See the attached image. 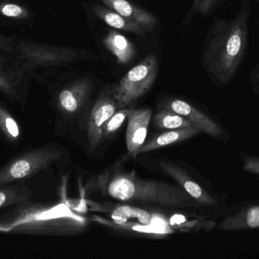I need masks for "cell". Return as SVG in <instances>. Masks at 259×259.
Listing matches in <instances>:
<instances>
[{
    "label": "cell",
    "instance_id": "18",
    "mask_svg": "<svg viewBox=\"0 0 259 259\" xmlns=\"http://www.w3.org/2000/svg\"><path fill=\"white\" fill-rule=\"evenodd\" d=\"M153 123L156 127L167 129V130L194 126L188 120L184 118L182 116L164 108H162L161 110L155 114Z\"/></svg>",
    "mask_w": 259,
    "mask_h": 259
},
{
    "label": "cell",
    "instance_id": "12",
    "mask_svg": "<svg viewBox=\"0 0 259 259\" xmlns=\"http://www.w3.org/2000/svg\"><path fill=\"white\" fill-rule=\"evenodd\" d=\"M0 57V92L12 100L19 97V86L25 70L14 59Z\"/></svg>",
    "mask_w": 259,
    "mask_h": 259
},
{
    "label": "cell",
    "instance_id": "16",
    "mask_svg": "<svg viewBox=\"0 0 259 259\" xmlns=\"http://www.w3.org/2000/svg\"><path fill=\"white\" fill-rule=\"evenodd\" d=\"M92 9L96 15L113 28L132 32L142 36L146 35V30L143 27L136 24L134 21L124 18L112 9L111 10L98 5L93 6Z\"/></svg>",
    "mask_w": 259,
    "mask_h": 259
},
{
    "label": "cell",
    "instance_id": "22",
    "mask_svg": "<svg viewBox=\"0 0 259 259\" xmlns=\"http://www.w3.org/2000/svg\"><path fill=\"white\" fill-rule=\"evenodd\" d=\"M0 14L6 18L14 19H25L29 16V12L27 9L20 5L10 3L0 4Z\"/></svg>",
    "mask_w": 259,
    "mask_h": 259
},
{
    "label": "cell",
    "instance_id": "25",
    "mask_svg": "<svg viewBox=\"0 0 259 259\" xmlns=\"http://www.w3.org/2000/svg\"><path fill=\"white\" fill-rule=\"evenodd\" d=\"M253 89L255 94L259 97V71L255 76V81H253Z\"/></svg>",
    "mask_w": 259,
    "mask_h": 259
},
{
    "label": "cell",
    "instance_id": "8",
    "mask_svg": "<svg viewBox=\"0 0 259 259\" xmlns=\"http://www.w3.org/2000/svg\"><path fill=\"white\" fill-rule=\"evenodd\" d=\"M215 228L226 232L259 230V199H246L228 206Z\"/></svg>",
    "mask_w": 259,
    "mask_h": 259
},
{
    "label": "cell",
    "instance_id": "23",
    "mask_svg": "<svg viewBox=\"0 0 259 259\" xmlns=\"http://www.w3.org/2000/svg\"><path fill=\"white\" fill-rule=\"evenodd\" d=\"M238 156L242 161V170L259 178V156L245 152H239Z\"/></svg>",
    "mask_w": 259,
    "mask_h": 259
},
{
    "label": "cell",
    "instance_id": "10",
    "mask_svg": "<svg viewBox=\"0 0 259 259\" xmlns=\"http://www.w3.org/2000/svg\"><path fill=\"white\" fill-rule=\"evenodd\" d=\"M150 109H131L127 118L126 144L131 156L136 158L146 142L149 123L152 119Z\"/></svg>",
    "mask_w": 259,
    "mask_h": 259
},
{
    "label": "cell",
    "instance_id": "15",
    "mask_svg": "<svg viewBox=\"0 0 259 259\" xmlns=\"http://www.w3.org/2000/svg\"><path fill=\"white\" fill-rule=\"evenodd\" d=\"M103 44L121 64L128 63L134 59L137 53L132 42L125 36L115 30H109L103 38Z\"/></svg>",
    "mask_w": 259,
    "mask_h": 259
},
{
    "label": "cell",
    "instance_id": "13",
    "mask_svg": "<svg viewBox=\"0 0 259 259\" xmlns=\"http://www.w3.org/2000/svg\"><path fill=\"white\" fill-rule=\"evenodd\" d=\"M102 2L124 18L141 26L145 30H152L156 24V19L152 14L132 4L128 0H102Z\"/></svg>",
    "mask_w": 259,
    "mask_h": 259
},
{
    "label": "cell",
    "instance_id": "19",
    "mask_svg": "<svg viewBox=\"0 0 259 259\" xmlns=\"http://www.w3.org/2000/svg\"><path fill=\"white\" fill-rule=\"evenodd\" d=\"M112 218L117 225L127 223L131 218H137L141 225H150L152 216L148 211L128 205L118 207L112 212Z\"/></svg>",
    "mask_w": 259,
    "mask_h": 259
},
{
    "label": "cell",
    "instance_id": "2",
    "mask_svg": "<svg viewBox=\"0 0 259 259\" xmlns=\"http://www.w3.org/2000/svg\"><path fill=\"white\" fill-rule=\"evenodd\" d=\"M106 192L117 200L187 208L206 217L200 205L179 185L144 180L134 175L123 173L116 175L108 182Z\"/></svg>",
    "mask_w": 259,
    "mask_h": 259
},
{
    "label": "cell",
    "instance_id": "14",
    "mask_svg": "<svg viewBox=\"0 0 259 259\" xmlns=\"http://www.w3.org/2000/svg\"><path fill=\"white\" fill-rule=\"evenodd\" d=\"M200 132L201 131L196 126L166 131L146 141L140 149L139 154L146 153L165 146L181 142L198 135Z\"/></svg>",
    "mask_w": 259,
    "mask_h": 259
},
{
    "label": "cell",
    "instance_id": "20",
    "mask_svg": "<svg viewBox=\"0 0 259 259\" xmlns=\"http://www.w3.org/2000/svg\"><path fill=\"white\" fill-rule=\"evenodd\" d=\"M0 132L10 142H17L21 135L19 125L2 103H0Z\"/></svg>",
    "mask_w": 259,
    "mask_h": 259
},
{
    "label": "cell",
    "instance_id": "4",
    "mask_svg": "<svg viewBox=\"0 0 259 259\" xmlns=\"http://www.w3.org/2000/svg\"><path fill=\"white\" fill-rule=\"evenodd\" d=\"M0 51L8 54L24 70L37 66L56 65L75 59L78 53L73 49L39 45L6 38L0 33Z\"/></svg>",
    "mask_w": 259,
    "mask_h": 259
},
{
    "label": "cell",
    "instance_id": "7",
    "mask_svg": "<svg viewBox=\"0 0 259 259\" xmlns=\"http://www.w3.org/2000/svg\"><path fill=\"white\" fill-rule=\"evenodd\" d=\"M163 108L182 116L197 127L201 132L206 134L217 141L228 143L231 139V134L229 129L217 117L185 100L171 99L164 103Z\"/></svg>",
    "mask_w": 259,
    "mask_h": 259
},
{
    "label": "cell",
    "instance_id": "1",
    "mask_svg": "<svg viewBox=\"0 0 259 259\" xmlns=\"http://www.w3.org/2000/svg\"><path fill=\"white\" fill-rule=\"evenodd\" d=\"M250 15L249 0H242L233 19H218L213 24L204 54V64L219 88L228 85L241 65L247 47Z\"/></svg>",
    "mask_w": 259,
    "mask_h": 259
},
{
    "label": "cell",
    "instance_id": "24",
    "mask_svg": "<svg viewBox=\"0 0 259 259\" xmlns=\"http://www.w3.org/2000/svg\"><path fill=\"white\" fill-rule=\"evenodd\" d=\"M219 1V0H194L193 9L202 14H207L212 9Z\"/></svg>",
    "mask_w": 259,
    "mask_h": 259
},
{
    "label": "cell",
    "instance_id": "6",
    "mask_svg": "<svg viewBox=\"0 0 259 259\" xmlns=\"http://www.w3.org/2000/svg\"><path fill=\"white\" fill-rule=\"evenodd\" d=\"M60 156L58 149L50 147H39L18 155L0 169V187L39 173Z\"/></svg>",
    "mask_w": 259,
    "mask_h": 259
},
{
    "label": "cell",
    "instance_id": "17",
    "mask_svg": "<svg viewBox=\"0 0 259 259\" xmlns=\"http://www.w3.org/2000/svg\"><path fill=\"white\" fill-rule=\"evenodd\" d=\"M31 195V191L25 187L3 186L0 187V210L12 205H24Z\"/></svg>",
    "mask_w": 259,
    "mask_h": 259
},
{
    "label": "cell",
    "instance_id": "5",
    "mask_svg": "<svg viewBox=\"0 0 259 259\" xmlns=\"http://www.w3.org/2000/svg\"><path fill=\"white\" fill-rule=\"evenodd\" d=\"M158 68L156 56L149 54L130 70L112 91L118 110L127 107L149 91L155 82Z\"/></svg>",
    "mask_w": 259,
    "mask_h": 259
},
{
    "label": "cell",
    "instance_id": "11",
    "mask_svg": "<svg viewBox=\"0 0 259 259\" xmlns=\"http://www.w3.org/2000/svg\"><path fill=\"white\" fill-rule=\"evenodd\" d=\"M91 87V81L84 78L62 89L58 94V109L66 116L77 114L88 99Z\"/></svg>",
    "mask_w": 259,
    "mask_h": 259
},
{
    "label": "cell",
    "instance_id": "3",
    "mask_svg": "<svg viewBox=\"0 0 259 259\" xmlns=\"http://www.w3.org/2000/svg\"><path fill=\"white\" fill-rule=\"evenodd\" d=\"M161 170L171 176L203 210L207 217L213 220L221 218L228 210L229 195L214 189L209 181L194 178L184 169L167 161L158 162Z\"/></svg>",
    "mask_w": 259,
    "mask_h": 259
},
{
    "label": "cell",
    "instance_id": "21",
    "mask_svg": "<svg viewBox=\"0 0 259 259\" xmlns=\"http://www.w3.org/2000/svg\"><path fill=\"white\" fill-rule=\"evenodd\" d=\"M130 111V108L118 109L110 117L103 128V138L112 136L122 126L128 118Z\"/></svg>",
    "mask_w": 259,
    "mask_h": 259
},
{
    "label": "cell",
    "instance_id": "9",
    "mask_svg": "<svg viewBox=\"0 0 259 259\" xmlns=\"http://www.w3.org/2000/svg\"><path fill=\"white\" fill-rule=\"evenodd\" d=\"M118 110L113 96L103 95L97 100L90 115L88 138L91 149H94L103 138V128L110 117Z\"/></svg>",
    "mask_w": 259,
    "mask_h": 259
}]
</instances>
